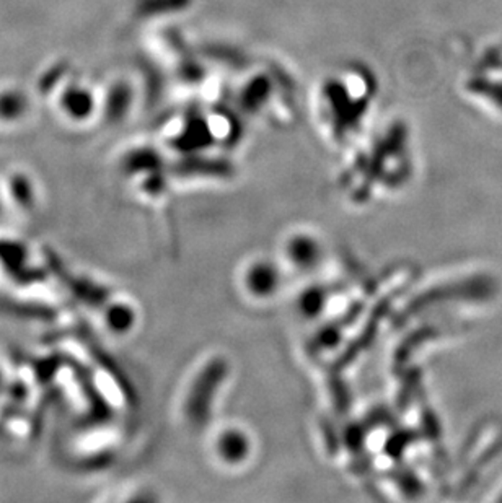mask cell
Returning <instances> with one entry per match:
<instances>
[{"instance_id":"6da1fadb","label":"cell","mask_w":502,"mask_h":503,"mask_svg":"<svg viewBox=\"0 0 502 503\" xmlns=\"http://www.w3.org/2000/svg\"><path fill=\"white\" fill-rule=\"evenodd\" d=\"M469 93L475 95L478 98H483L491 108L497 109L502 113V78H494L486 76L475 77L469 80Z\"/></svg>"}]
</instances>
